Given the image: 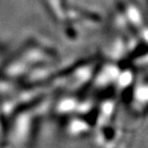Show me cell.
Returning <instances> with one entry per match:
<instances>
[{"instance_id":"obj_1","label":"cell","mask_w":148,"mask_h":148,"mask_svg":"<svg viewBox=\"0 0 148 148\" xmlns=\"http://www.w3.org/2000/svg\"><path fill=\"white\" fill-rule=\"evenodd\" d=\"M131 79H132L131 73L125 72V73H123L122 75L120 76L119 82H120V84L122 86H126V85H128L130 82H131Z\"/></svg>"},{"instance_id":"obj_2","label":"cell","mask_w":148,"mask_h":148,"mask_svg":"<svg viewBox=\"0 0 148 148\" xmlns=\"http://www.w3.org/2000/svg\"><path fill=\"white\" fill-rule=\"evenodd\" d=\"M73 106H74L73 101H70V100H69V101H64L63 104L61 105V110L62 111H69L73 108Z\"/></svg>"},{"instance_id":"obj_3","label":"cell","mask_w":148,"mask_h":148,"mask_svg":"<svg viewBox=\"0 0 148 148\" xmlns=\"http://www.w3.org/2000/svg\"><path fill=\"white\" fill-rule=\"evenodd\" d=\"M138 97L141 100H146L147 99V88H140V90H138Z\"/></svg>"},{"instance_id":"obj_4","label":"cell","mask_w":148,"mask_h":148,"mask_svg":"<svg viewBox=\"0 0 148 148\" xmlns=\"http://www.w3.org/2000/svg\"><path fill=\"white\" fill-rule=\"evenodd\" d=\"M130 17H131V19L134 20V21H138V13L135 9H131V10H130Z\"/></svg>"},{"instance_id":"obj_5","label":"cell","mask_w":148,"mask_h":148,"mask_svg":"<svg viewBox=\"0 0 148 148\" xmlns=\"http://www.w3.org/2000/svg\"><path fill=\"white\" fill-rule=\"evenodd\" d=\"M82 128H85V125L80 122H76L73 124V130L74 131H80Z\"/></svg>"},{"instance_id":"obj_6","label":"cell","mask_w":148,"mask_h":148,"mask_svg":"<svg viewBox=\"0 0 148 148\" xmlns=\"http://www.w3.org/2000/svg\"><path fill=\"white\" fill-rule=\"evenodd\" d=\"M112 110V104H106V105H105V112H111Z\"/></svg>"}]
</instances>
